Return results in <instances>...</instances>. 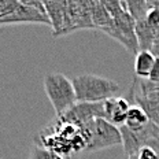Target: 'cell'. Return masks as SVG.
Returning <instances> with one entry per match:
<instances>
[{"mask_svg": "<svg viewBox=\"0 0 159 159\" xmlns=\"http://www.w3.org/2000/svg\"><path fill=\"white\" fill-rule=\"evenodd\" d=\"M45 7V14L48 16L49 26L52 28V36L61 37L73 32L71 19L69 16L66 2H43Z\"/></svg>", "mask_w": 159, "mask_h": 159, "instance_id": "cell-6", "label": "cell"}, {"mask_svg": "<svg viewBox=\"0 0 159 159\" xmlns=\"http://www.w3.org/2000/svg\"><path fill=\"white\" fill-rule=\"evenodd\" d=\"M136 40H137V45H139V51H151L152 43H154L155 37L158 34V30H155L152 26L147 24V21L136 22Z\"/></svg>", "mask_w": 159, "mask_h": 159, "instance_id": "cell-11", "label": "cell"}, {"mask_svg": "<svg viewBox=\"0 0 159 159\" xmlns=\"http://www.w3.org/2000/svg\"><path fill=\"white\" fill-rule=\"evenodd\" d=\"M88 6H89V12H91L92 24H93L95 29L104 30L106 28L112 25V18L110 16L108 11L106 10L102 2H88Z\"/></svg>", "mask_w": 159, "mask_h": 159, "instance_id": "cell-13", "label": "cell"}, {"mask_svg": "<svg viewBox=\"0 0 159 159\" xmlns=\"http://www.w3.org/2000/svg\"><path fill=\"white\" fill-rule=\"evenodd\" d=\"M145 21H147V24L152 26L155 30L159 32V8L152 7L150 10V12L147 14V16H145Z\"/></svg>", "mask_w": 159, "mask_h": 159, "instance_id": "cell-18", "label": "cell"}, {"mask_svg": "<svg viewBox=\"0 0 159 159\" xmlns=\"http://www.w3.org/2000/svg\"><path fill=\"white\" fill-rule=\"evenodd\" d=\"M126 10L129 15L134 19L136 22L145 19L147 14L152 8L151 2H145V0H126Z\"/></svg>", "mask_w": 159, "mask_h": 159, "instance_id": "cell-15", "label": "cell"}, {"mask_svg": "<svg viewBox=\"0 0 159 159\" xmlns=\"http://www.w3.org/2000/svg\"><path fill=\"white\" fill-rule=\"evenodd\" d=\"M122 144L119 128L114 126L103 118H96L89 124V143L87 145V154Z\"/></svg>", "mask_w": 159, "mask_h": 159, "instance_id": "cell-5", "label": "cell"}, {"mask_svg": "<svg viewBox=\"0 0 159 159\" xmlns=\"http://www.w3.org/2000/svg\"><path fill=\"white\" fill-rule=\"evenodd\" d=\"M44 91L56 112V117L63 115L77 103L71 80L63 73H49L45 75Z\"/></svg>", "mask_w": 159, "mask_h": 159, "instance_id": "cell-3", "label": "cell"}, {"mask_svg": "<svg viewBox=\"0 0 159 159\" xmlns=\"http://www.w3.org/2000/svg\"><path fill=\"white\" fill-rule=\"evenodd\" d=\"M91 122L85 125H77L56 117L52 124L36 134V145L47 148L66 159L77 152H85L89 143Z\"/></svg>", "mask_w": 159, "mask_h": 159, "instance_id": "cell-1", "label": "cell"}, {"mask_svg": "<svg viewBox=\"0 0 159 159\" xmlns=\"http://www.w3.org/2000/svg\"><path fill=\"white\" fill-rule=\"evenodd\" d=\"M130 102L126 98H111L103 102L104 119L114 126L121 128L125 125L128 111L130 108Z\"/></svg>", "mask_w": 159, "mask_h": 159, "instance_id": "cell-8", "label": "cell"}, {"mask_svg": "<svg viewBox=\"0 0 159 159\" xmlns=\"http://www.w3.org/2000/svg\"><path fill=\"white\" fill-rule=\"evenodd\" d=\"M150 80L151 82H154V84L159 85V59L155 61V65H154V69H152L151 74H150Z\"/></svg>", "mask_w": 159, "mask_h": 159, "instance_id": "cell-19", "label": "cell"}, {"mask_svg": "<svg viewBox=\"0 0 159 159\" xmlns=\"http://www.w3.org/2000/svg\"><path fill=\"white\" fill-rule=\"evenodd\" d=\"M128 159H159V152L152 150V148H141L139 152H136L132 157H128Z\"/></svg>", "mask_w": 159, "mask_h": 159, "instance_id": "cell-17", "label": "cell"}, {"mask_svg": "<svg viewBox=\"0 0 159 159\" xmlns=\"http://www.w3.org/2000/svg\"><path fill=\"white\" fill-rule=\"evenodd\" d=\"M151 54L155 56L157 59H159V32L155 37L154 43H152V47H151Z\"/></svg>", "mask_w": 159, "mask_h": 159, "instance_id": "cell-20", "label": "cell"}, {"mask_svg": "<svg viewBox=\"0 0 159 159\" xmlns=\"http://www.w3.org/2000/svg\"><path fill=\"white\" fill-rule=\"evenodd\" d=\"M129 99H133L134 104L140 106L145 114H147L148 119L159 128V95H158V92L143 93V92H137L136 89L130 87Z\"/></svg>", "mask_w": 159, "mask_h": 159, "instance_id": "cell-9", "label": "cell"}, {"mask_svg": "<svg viewBox=\"0 0 159 159\" xmlns=\"http://www.w3.org/2000/svg\"><path fill=\"white\" fill-rule=\"evenodd\" d=\"M28 159H66L61 155L55 154V152L47 150L44 147H40V145H33L30 152H29Z\"/></svg>", "mask_w": 159, "mask_h": 159, "instance_id": "cell-16", "label": "cell"}, {"mask_svg": "<svg viewBox=\"0 0 159 159\" xmlns=\"http://www.w3.org/2000/svg\"><path fill=\"white\" fill-rule=\"evenodd\" d=\"M77 103H102L119 92V84L95 74H82L71 78Z\"/></svg>", "mask_w": 159, "mask_h": 159, "instance_id": "cell-2", "label": "cell"}, {"mask_svg": "<svg viewBox=\"0 0 159 159\" xmlns=\"http://www.w3.org/2000/svg\"><path fill=\"white\" fill-rule=\"evenodd\" d=\"M151 6L155 8H159V2H151Z\"/></svg>", "mask_w": 159, "mask_h": 159, "instance_id": "cell-21", "label": "cell"}, {"mask_svg": "<svg viewBox=\"0 0 159 159\" xmlns=\"http://www.w3.org/2000/svg\"><path fill=\"white\" fill-rule=\"evenodd\" d=\"M66 8L71 19L73 32L81 30V29H95L88 2H66Z\"/></svg>", "mask_w": 159, "mask_h": 159, "instance_id": "cell-10", "label": "cell"}, {"mask_svg": "<svg viewBox=\"0 0 159 159\" xmlns=\"http://www.w3.org/2000/svg\"><path fill=\"white\" fill-rule=\"evenodd\" d=\"M155 58L151 54V51H139L134 58V75L136 78L140 80H148L150 74L154 69Z\"/></svg>", "mask_w": 159, "mask_h": 159, "instance_id": "cell-12", "label": "cell"}, {"mask_svg": "<svg viewBox=\"0 0 159 159\" xmlns=\"http://www.w3.org/2000/svg\"><path fill=\"white\" fill-rule=\"evenodd\" d=\"M150 119H148L147 114L144 110L137 104H132L128 111L126 121H125V126L130 130H140L144 126H147Z\"/></svg>", "mask_w": 159, "mask_h": 159, "instance_id": "cell-14", "label": "cell"}, {"mask_svg": "<svg viewBox=\"0 0 159 159\" xmlns=\"http://www.w3.org/2000/svg\"><path fill=\"white\" fill-rule=\"evenodd\" d=\"M119 132L122 137V145L128 157H132L145 147L159 152V128L151 121L140 130H130L124 125L119 128Z\"/></svg>", "mask_w": 159, "mask_h": 159, "instance_id": "cell-4", "label": "cell"}, {"mask_svg": "<svg viewBox=\"0 0 159 159\" xmlns=\"http://www.w3.org/2000/svg\"><path fill=\"white\" fill-rule=\"evenodd\" d=\"M58 118L77 125H85L96 118L104 119L103 102L102 103H75L70 110Z\"/></svg>", "mask_w": 159, "mask_h": 159, "instance_id": "cell-7", "label": "cell"}]
</instances>
